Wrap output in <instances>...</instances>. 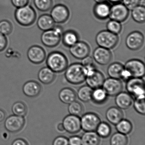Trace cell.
Segmentation results:
<instances>
[{
    "mask_svg": "<svg viewBox=\"0 0 145 145\" xmlns=\"http://www.w3.org/2000/svg\"><path fill=\"white\" fill-rule=\"evenodd\" d=\"M93 89L87 85H83L78 89L77 97L82 102L87 103L91 100Z\"/></svg>",
    "mask_w": 145,
    "mask_h": 145,
    "instance_id": "cell-30",
    "label": "cell"
},
{
    "mask_svg": "<svg viewBox=\"0 0 145 145\" xmlns=\"http://www.w3.org/2000/svg\"><path fill=\"white\" fill-rule=\"evenodd\" d=\"M105 78L102 72L97 70L88 72L86 77V83L93 89L102 87Z\"/></svg>",
    "mask_w": 145,
    "mask_h": 145,
    "instance_id": "cell-17",
    "label": "cell"
},
{
    "mask_svg": "<svg viewBox=\"0 0 145 145\" xmlns=\"http://www.w3.org/2000/svg\"><path fill=\"white\" fill-rule=\"evenodd\" d=\"M144 42V35L139 31H134L128 35L125 43L127 47L132 51H137L142 47Z\"/></svg>",
    "mask_w": 145,
    "mask_h": 145,
    "instance_id": "cell-9",
    "label": "cell"
},
{
    "mask_svg": "<svg viewBox=\"0 0 145 145\" xmlns=\"http://www.w3.org/2000/svg\"><path fill=\"white\" fill-rule=\"evenodd\" d=\"M81 128L86 132H94L100 123L99 117L93 112L86 113L81 118Z\"/></svg>",
    "mask_w": 145,
    "mask_h": 145,
    "instance_id": "cell-8",
    "label": "cell"
},
{
    "mask_svg": "<svg viewBox=\"0 0 145 145\" xmlns=\"http://www.w3.org/2000/svg\"><path fill=\"white\" fill-rule=\"evenodd\" d=\"M57 129H58V130L60 131V132H63V131H64V128L63 123H59V124L58 125Z\"/></svg>",
    "mask_w": 145,
    "mask_h": 145,
    "instance_id": "cell-49",
    "label": "cell"
},
{
    "mask_svg": "<svg viewBox=\"0 0 145 145\" xmlns=\"http://www.w3.org/2000/svg\"><path fill=\"white\" fill-rule=\"evenodd\" d=\"M96 130L99 136L103 138L109 137L111 133V129L110 125L105 122L100 123Z\"/></svg>",
    "mask_w": 145,
    "mask_h": 145,
    "instance_id": "cell-36",
    "label": "cell"
},
{
    "mask_svg": "<svg viewBox=\"0 0 145 145\" xmlns=\"http://www.w3.org/2000/svg\"><path fill=\"white\" fill-rule=\"evenodd\" d=\"M119 40L118 35L107 30L100 31L95 37V41L99 46L109 50L115 48L118 44Z\"/></svg>",
    "mask_w": 145,
    "mask_h": 145,
    "instance_id": "cell-5",
    "label": "cell"
},
{
    "mask_svg": "<svg viewBox=\"0 0 145 145\" xmlns=\"http://www.w3.org/2000/svg\"><path fill=\"white\" fill-rule=\"evenodd\" d=\"M69 145H82L81 140L78 136H73L68 140Z\"/></svg>",
    "mask_w": 145,
    "mask_h": 145,
    "instance_id": "cell-46",
    "label": "cell"
},
{
    "mask_svg": "<svg viewBox=\"0 0 145 145\" xmlns=\"http://www.w3.org/2000/svg\"><path fill=\"white\" fill-rule=\"evenodd\" d=\"M12 110L13 113L15 116L24 117L27 114V106L22 101L15 102L12 106Z\"/></svg>",
    "mask_w": 145,
    "mask_h": 145,
    "instance_id": "cell-32",
    "label": "cell"
},
{
    "mask_svg": "<svg viewBox=\"0 0 145 145\" xmlns=\"http://www.w3.org/2000/svg\"><path fill=\"white\" fill-rule=\"evenodd\" d=\"M90 51L91 49L88 44L82 41H78L70 48V52L72 56L79 60H82L89 56Z\"/></svg>",
    "mask_w": 145,
    "mask_h": 145,
    "instance_id": "cell-12",
    "label": "cell"
},
{
    "mask_svg": "<svg viewBox=\"0 0 145 145\" xmlns=\"http://www.w3.org/2000/svg\"><path fill=\"white\" fill-rule=\"evenodd\" d=\"M5 112L3 110L0 109V123L2 122L5 118Z\"/></svg>",
    "mask_w": 145,
    "mask_h": 145,
    "instance_id": "cell-48",
    "label": "cell"
},
{
    "mask_svg": "<svg viewBox=\"0 0 145 145\" xmlns=\"http://www.w3.org/2000/svg\"><path fill=\"white\" fill-rule=\"evenodd\" d=\"M11 2L14 7L18 8L28 4L29 0H11Z\"/></svg>",
    "mask_w": 145,
    "mask_h": 145,
    "instance_id": "cell-45",
    "label": "cell"
},
{
    "mask_svg": "<svg viewBox=\"0 0 145 145\" xmlns=\"http://www.w3.org/2000/svg\"><path fill=\"white\" fill-rule=\"evenodd\" d=\"M107 30L112 33L118 35L121 32L122 25L120 22L116 20H111L106 24Z\"/></svg>",
    "mask_w": 145,
    "mask_h": 145,
    "instance_id": "cell-38",
    "label": "cell"
},
{
    "mask_svg": "<svg viewBox=\"0 0 145 145\" xmlns=\"http://www.w3.org/2000/svg\"><path fill=\"white\" fill-rule=\"evenodd\" d=\"M14 16L17 22L24 26H29L33 24L36 18L35 11L28 4L17 8Z\"/></svg>",
    "mask_w": 145,
    "mask_h": 145,
    "instance_id": "cell-3",
    "label": "cell"
},
{
    "mask_svg": "<svg viewBox=\"0 0 145 145\" xmlns=\"http://www.w3.org/2000/svg\"><path fill=\"white\" fill-rule=\"evenodd\" d=\"M82 64L85 67L94 66V60L93 58L90 56H88L82 59Z\"/></svg>",
    "mask_w": 145,
    "mask_h": 145,
    "instance_id": "cell-43",
    "label": "cell"
},
{
    "mask_svg": "<svg viewBox=\"0 0 145 145\" xmlns=\"http://www.w3.org/2000/svg\"><path fill=\"white\" fill-rule=\"evenodd\" d=\"M140 1V0H122L123 4L129 10H131L139 5Z\"/></svg>",
    "mask_w": 145,
    "mask_h": 145,
    "instance_id": "cell-41",
    "label": "cell"
},
{
    "mask_svg": "<svg viewBox=\"0 0 145 145\" xmlns=\"http://www.w3.org/2000/svg\"><path fill=\"white\" fill-rule=\"evenodd\" d=\"M115 102L117 107L122 110H127L132 105L133 97L128 92H121L117 95Z\"/></svg>",
    "mask_w": 145,
    "mask_h": 145,
    "instance_id": "cell-21",
    "label": "cell"
},
{
    "mask_svg": "<svg viewBox=\"0 0 145 145\" xmlns=\"http://www.w3.org/2000/svg\"><path fill=\"white\" fill-rule=\"evenodd\" d=\"M7 39L6 36L0 33V52L5 50L7 46Z\"/></svg>",
    "mask_w": 145,
    "mask_h": 145,
    "instance_id": "cell-44",
    "label": "cell"
},
{
    "mask_svg": "<svg viewBox=\"0 0 145 145\" xmlns=\"http://www.w3.org/2000/svg\"><path fill=\"white\" fill-rule=\"evenodd\" d=\"M12 24L8 20H2L0 21V33L4 35H8L12 31Z\"/></svg>",
    "mask_w": 145,
    "mask_h": 145,
    "instance_id": "cell-39",
    "label": "cell"
},
{
    "mask_svg": "<svg viewBox=\"0 0 145 145\" xmlns=\"http://www.w3.org/2000/svg\"><path fill=\"white\" fill-rule=\"evenodd\" d=\"M34 5L38 10L47 12L52 8V0H34Z\"/></svg>",
    "mask_w": 145,
    "mask_h": 145,
    "instance_id": "cell-35",
    "label": "cell"
},
{
    "mask_svg": "<svg viewBox=\"0 0 145 145\" xmlns=\"http://www.w3.org/2000/svg\"><path fill=\"white\" fill-rule=\"evenodd\" d=\"M82 145H99L100 137L94 132H86L81 138Z\"/></svg>",
    "mask_w": 145,
    "mask_h": 145,
    "instance_id": "cell-27",
    "label": "cell"
},
{
    "mask_svg": "<svg viewBox=\"0 0 145 145\" xmlns=\"http://www.w3.org/2000/svg\"><path fill=\"white\" fill-rule=\"evenodd\" d=\"M94 60L101 65H108L112 59V54L110 50L99 46L96 48L93 52Z\"/></svg>",
    "mask_w": 145,
    "mask_h": 145,
    "instance_id": "cell-18",
    "label": "cell"
},
{
    "mask_svg": "<svg viewBox=\"0 0 145 145\" xmlns=\"http://www.w3.org/2000/svg\"><path fill=\"white\" fill-rule=\"evenodd\" d=\"M106 119L112 124L116 125L123 118V114L121 110L117 107L112 106L106 111Z\"/></svg>",
    "mask_w": 145,
    "mask_h": 145,
    "instance_id": "cell-22",
    "label": "cell"
},
{
    "mask_svg": "<svg viewBox=\"0 0 145 145\" xmlns=\"http://www.w3.org/2000/svg\"><path fill=\"white\" fill-rule=\"evenodd\" d=\"M69 105L68 111L70 115L78 116L83 112V106L82 104L78 101H75Z\"/></svg>",
    "mask_w": 145,
    "mask_h": 145,
    "instance_id": "cell-37",
    "label": "cell"
},
{
    "mask_svg": "<svg viewBox=\"0 0 145 145\" xmlns=\"http://www.w3.org/2000/svg\"><path fill=\"white\" fill-rule=\"evenodd\" d=\"M63 33L62 27L59 25L54 26L52 29L43 32L41 35V41L47 47H55L60 42Z\"/></svg>",
    "mask_w": 145,
    "mask_h": 145,
    "instance_id": "cell-4",
    "label": "cell"
},
{
    "mask_svg": "<svg viewBox=\"0 0 145 145\" xmlns=\"http://www.w3.org/2000/svg\"><path fill=\"white\" fill-rule=\"evenodd\" d=\"M25 121L23 117L13 115L9 117L5 121V127L9 132L16 133L24 127Z\"/></svg>",
    "mask_w": 145,
    "mask_h": 145,
    "instance_id": "cell-16",
    "label": "cell"
},
{
    "mask_svg": "<svg viewBox=\"0 0 145 145\" xmlns=\"http://www.w3.org/2000/svg\"><path fill=\"white\" fill-rule=\"evenodd\" d=\"M79 35L76 31L69 30L63 32L61 37L63 44L67 47L70 48L79 41Z\"/></svg>",
    "mask_w": 145,
    "mask_h": 145,
    "instance_id": "cell-25",
    "label": "cell"
},
{
    "mask_svg": "<svg viewBox=\"0 0 145 145\" xmlns=\"http://www.w3.org/2000/svg\"><path fill=\"white\" fill-rule=\"evenodd\" d=\"M126 88L133 98H145V81L143 78H129L127 81Z\"/></svg>",
    "mask_w": 145,
    "mask_h": 145,
    "instance_id": "cell-6",
    "label": "cell"
},
{
    "mask_svg": "<svg viewBox=\"0 0 145 145\" xmlns=\"http://www.w3.org/2000/svg\"><path fill=\"white\" fill-rule=\"evenodd\" d=\"M70 13L68 8L63 5L59 4L53 7L50 15L55 23L63 24L66 22L70 17Z\"/></svg>",
    "mask_w": 145,
    "mask_h": 145,
    "instance_id": "cell-13",
    "label": "cell"
},
{
    "mask_svg": "<svg viewBox=\"0 0 145 145\" xmlns=\"http://www.w3.org/2000/svg\"><path fill=\"white\" fill-rule=\"evenodd\" d=\"M108 95L102 87L93 89L91 100L95 104H103L107 100Z\"/></svg>",
    "mask_w": 145,
    "mask_h": 145,
    "instance_id": "cell-29",
    "label": "cell"
},
{
    "mask_svg": "<svg viewBox=\"0 0 145 145\" xmlns=\"http://www.w3.org/2000/svg\"><path fill=\"white\" fill-rule=\"evenodd\" d=\"M124 69V65L122 64L115 62L111 64L108 67L107 74L110 77L121 79V75Z\"/></svg>",
    "mask_w": 145,
    "mask_h": 145,
    "instance_id": "cell-28",
    "label": "cell"
},
{
    "mask_svg": "<svg viewBox=\"0 0 145 145\" xmlns=\"http://www.w3.org/2000/svg\"><path fill=\"white\" fill-rule=\"evenodd\" d=\"M132 10V17L134 21L139 24L144 23L145 6L139 5L133 8Z\"/></svg>",
    "mask_w": 145,
    "mask_h": 145,
    "instance_id": "cell-31",
    "label": "cell"
},
{
    "mask_svg": "<svg viewBox=\"0 0 145 145\" xmlns=\"http://www.w3.org/2000/svg\"><path fill=\"white\" fill-rule=\"evenodd\" d=\"M111 7V5L106 1L97 3L94 7V14L98 19H106L109 18Z\"/></svg>",
    "mask_w": 145,
    "mask_h": 145,
    "instance_id": "cell-20",
    "label": "cell"
},
{
    "mask_svg": "<svg viewBox=\"0 0 145 145\" xmlns=\"http://www.w3.org/2000/svg\"><path fill=\"white\" fill-rule=\"evenodd\" d=\"M37 24L39 29L43 31L52 29L55 26V22L51 15L48 14H43L40 16Z\"/></svg>",
    "mask_w": 145,
    "mask_h": 145,
    "instance_id": "cell-26",
    "label": "cell"
},
{
    "mask_svg": "<svg viewBox=\"0 0 145 145\" xmlns=\"http://www.w3.org/2000/svg\"><path fill=\"white\" fill-rule=\"evenodd\" d=\"M110 2L113 4H116V3H120L122 1V0H108Z\"/></svg>",
    "mask_w": 145,
    "mask_h": 145,
    "instance_id": "cell-50",
    "label": "cell"
},
{
    "mask_svg": "<svg viewBox=\"0 0 145 145\" xmlns=\"http://www.w3.org/2000/svg\"><path fill=\"white\" fill-rule=\"evenodd\" d=\"M58 96L62 103L69 105L76 100L77 95L75 90L71 88H65L60 90Z\"/></svg>",
    "mask_w": 145,
    "mask_h": 145,
    "instance_id": "cell-24",
    "label": "cell"
},
{
    "mask_svg": "<svg viewBox=\"0 0 145 145\" xmlns=\"http://www.w3.org/2000/svg\"><path fill=\"white\" fill-rule=\"evenodd\" d=\"M37 77L39 81L43 84H49L55 80L56 75L55 72L47 66L40 70Z\"/></svg>",
    "mask_w": 145,
    "mask_h": 145,
    "instance_id": "cell-23",
    "label": "cell"
},
{
    "mask_svg": "<svg viewBox=\"0 0 145 145\" xmlns=\"http://www.w3.org/2000/svg\"><path fill=\"white\" fill-rule=\"evenodd\" d=\"M102 87L108 96L114 97L121 92L123 84L121 79L110 77L105 79Z\"/></svg>",
    "mask_w": 145,
    "mask_h": 145,
    "instance_id": "cell-10",
    "label": "cell"
},
{
    "mask_svg": "<svg viewBox=\"0 0 145 145\" xmlns=\"http://www.w3.org/2000/svg\"><path fill=\"white\" fill-rule=\"evenodd\" d=\"M62 123L64 130L69 133H76L81 129V118L78 116L70 114L64 118Z\"/></svg>",
    "mask_w": 145,
    "mask_h": 145,
    "instance_id": "cell-15",
    "label": "cell"
},
{
    "mask_svg": "<svg viewBox=\"0 0 145 145\" xmlns=\"http://www.w3.org/2000/svg\"><path fill=\"white\" fill-rule=\"evenodd\" d=\"M134 107L136 112L141 114H145V98H136L135 99Z\"/></svg>",
    "mask_w": 145,
    "mask_h": 145,
    "instance_id": "cell-40",
    "label": "cell"
},
{
    "mask_svg": "<svg viewBox=\"0 0 145 145\" xmlns=\"http://www.w3.org/2000/svg\"><path fill=\"white\" fill-rule=\"evenodd\" d=\"M124 67L130 73L132 77L143 78L144 76L145 64L140 59H130L126 62Z\"/></svg>",
    "mask_w": 145,
    "mask_h": 145,
    "instance_id": "cell-7",
    "label": "cell"
},
{
    "mask_svg": "<svg viewBox=\"0 0 145 145\" xmlns=\"http://www.w3.org/2000/svg\"><path fill=\"white\" fill-rule=\"evenodd\" d=\"M46 64L47 66L55 73H61L68 67V59L63 53L54 51L48 55Z\"/></svg>",
    "mask_w": 145,
    "mask_h": 145,
    "instance_id": "cell-2",
    "label": "cell"
},
{
    "mask_svg": "<svg viewBox=\"0 0 145 145\" xmlns=\"http://www.w3.org/2000/svg\"><path fill=\"white\" fill-rule=\"evenodd\" d=\"M41 84L34 80L26 82L24 84L22 90L25 95L30 98H34L38 96L41 91Z\"/></svg>",
    "mask_w": 145,
    "mask_h": 145,
    "instance_id": "cell-19",
    "label": "cell"
},
{
    "mask_svg": "<svg viewBox=\"0 0 145 145\" xmlns=\"http://www.w3.org/2000/svg\"><path fill=\"white\" fill-rule=\"evenodd\" d=\"M29 60L34 64H40L46 58V53L42 47L34 45L30 47L27 52Z\"/></svg>",
    "mask_w": 145,
    "mask_h": 145,
    "instance_id": "cell-14",
    "label": "cell"
},
{
    "mask_svg": "<svg viewBox=\"0 0 145 145\" xmlns=\"http://www.w3.org/2000/svg\"><path fill=\"white\" fill-rule=\"evenodd\" d=\"M129 15V10L123 3L114 4L111 7L109 18L111 20L118 22H123L126 21Z\"/></svg>",
    "mask_w": 145,
    "mask_h": 145,
    "instance_id": "cell-11",
    "label": "cell"
},
{
    "mask_svg": "<svg viewBox=\"0 0 145 145\" xmlns=\"http://www.w3.org/2000/svg\"><path fill=\"white\" fill-rule=\"evenodd\" d=\"M116 125L118 133L125 135L130 133L133 129L132 123L126 119H122Z\"/></svg>",
    "mask_w": 145,
    "mask_h": 145,
    "instance_id": "cell-33",
    "label": "cell"
},
{
    "mask_svg": "<svg viewBox=\"0 0 145 145\" xmlns=\"http://www.w3.org/2000/svg\"><path fill=\"white\" fill-rule=\"evenodd\" d=\"M97 3H99L104 2L106 1V0H94Z\"/></svg>",
    "mask_w": 145,
    "mask_h": 145,
    "instance_id": "cell-51",
    "label": "cell"
},
{
    "mask_svg": "<svg viewBox=\"0 0 145 145\" xmlns=\"http://www.w3.org/2000/svg\"><path fill=\"white\" fill-rule=\"evenodd\" d=\"M64 76L71 84L78 85L85 82L87 77L86 69L80 63H74L66 68Z\"/></svg>",
    "mask_w": 145,
    "mask_h": 145,
    "instance_id": "cell-1",
    "label": "cell"
},
{
    "mask_svg": "<svg viewBox=\"0 0 145 145\" xmlns=\"http://www.w3.org/2000/svg\"><path fill=\"white\" fill-rule=\"evenodd\" d=\"M12 145H29L27 142L22 139H18L14 140Z\"/></svg>",
    "mask_w": 145,
    "mask_h": 145,
    "instance_id": "cell-47",
    "label": "cell"
},
{
    "mask_svg": "<svg viewBox=\"0 0 145 145\" xmlns=\"http://www.w3.org/2000/svg\"><path fill=\"white\" fill-rule=\"evenodd\" d=\"M128 142L127 137L125 135L120 133H116L110 139V145H127Z\"/></svg>",
    "mask_w": 145,
    "mask_h": 145,
    "instance_id": "cell-34",
    "label": "cell"
},
{
    "mask_svg": "<svg viewBox=\"0 0 145 145\" xmlns=\"http://www.w3.org/2000/svg\"><path fill=\"white\" fill-rule=\"evenodd\" d=\"M52 145H69L68 140L63 136H59L54 140Z\"/></svg>",
    "mask_w": 145,
    "mask_h": 145,
    "instance_id": "cell-42",
    "label": "cell"
}]
</instances>
